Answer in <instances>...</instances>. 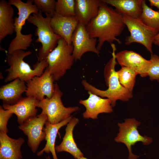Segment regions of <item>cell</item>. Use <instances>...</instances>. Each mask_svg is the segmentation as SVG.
Segmentation results:
<instances>
[{"label": "cell", "mask_w": 159, "mask_h": 159, "mask_svg": "<svg viewBox=\"0 0 159 159\" xmlns=\"http://www.w3.org/2000/svg\"><path fill=\"white\" fill-rule=\"evenodd\" d=\"M125 26L122 14L102 0L97 15L85 28L90 37L98 38L97 48L100 51L105 42L111 44L116 41L121 44L117 37L121 34Z\"/></svg>", "instance_id": "obj_1"}, {"label": "cell", "mask_w": 159, "mask_h": 159, "mask_svg": "<svg viewBox=\"0 0 159 159\" xmlns=\"http://www.w3.org/2000/svg\"><path fill=\"white\" fill-rule=\"evenodd\" d=\"M112 52V57L105 66L104 75L108 89L103 90L98 89L90 84L85 80L82 81V84L87 91L95 94L102 98L106 97L111 102L112 106L115 107L118 100L127 101L131 98L133 95L128 90L120 84L117 73L115 66L117 64L115 52L116 48L113 43L110 44Z\"/></svg>", "instance_id": "obj_2"}, {"label": "cell", "mask_w": 159, "mask_h": 159, "mask_svg": "<svg viewBox=\"0 0 159 159\" xmlns=\"http://www.w3.org/2000/svg\"><path fill=\"white\" fill-rule=\"evenodd\" d=\"M32 54L30 51L22 50L15 51L7 54V62L9 67L6 69L7 75L4 79L6 83L19 78L27 82L35 76H40L48 66L46 59L38 61L34 65L33 69L24 60V58Z\"/></svg>", "instance_id": "obj_3"}, {"label": "cell", "mask_w": 159, "mask_h": 159, "mask_svg": "<svg viewBox=\"0 0 159 159\" xmlns=\"http://www.w3.org/2000/svg\"><path fill=\"white\" fill-rule=\"evenodd\" d=\"M8 2L10 4L16 7L18 15L14 18L16 36L10 43L8 48L7 53L10 54L17 50H26L30 46L33 41L32 35L31 33L23 34L22 29L30 16L38 12L39 10L32 0H28L26 2L21 0H9Z\"/></svg>", "instance_id": "obj_4"}, {"label": "cell", "mask_w": 159, "mask_h": 159, "mask_svg": "<svg viewBox=\"0 0 159 159\" xmlns=\"http://www.w3.org/2000/svg\"><path fill=\"white\" fill-rule=\"evenodd\" d=\"M44 17L42 12L31 15L27 19L28 22L37 27L36 35L38 38L35 42L40 43L42 46L38 53V61L46 59L48 54L56 47L57 42L61 38L53 31L50 25L51 17L48 14Z\"/></svg>", "instance_id": "obj_5"}, {"label": "cell", "mask_w": 159, "mask_h": 159, "mask_svg": "<svg viewBox=\"0 0 159 159\" xmlns=\"http://www.w3.org/2000/svg\"><path fill=\"white\" fill-rule=\"evenodd\" d=\"M73 47L69 45L63 39L58 40L57 46L47 55L46 60L48 64L46 68L58 81L70 69L75 61L73 55Z\"/></svg>", "instance_id": "obj_6"}, {"label": "cell", "mask_w": 159, "mask_h": 159, "mask_svg": "<svg viewBox=\"0 0 159 159\" xmlns=\"http://www.w3.org/2000/svg\"><path fill=\"white\" fill-rule=\"evenodd\" d=\"M54 91L51 98H44L39 101L37 107L42 110L41 112L46 114L47 121L51 124L60 123L71 116V114L78 111V106L66 107L62 102L63 93L58 84L55 83Z\"/></svg>", "instance_id": "obj_7"}, {"label": "cell", "mask_w": 159, "mask_h": 159, "mask_svg": "<svg viewBox=\"0 0 159 159\" xmlns=\"http://www.w3.org/2000/svg\"><path fill=\"white\" fill-rule=\"evenodd\" d=\"M123 21L130 33L125 39V44L129 45L138 43L145 47L153 54L152 44L159 31L146 25L140 19L134 18L122 14Z\"/></svg>", "instance_id": "obj_8"}, {"label": "cell", "mask_w": 159, "mask_h": 159, "mask_svg": "<svg viewBox=\"0 0 159 159\" xmlns=\"http://www.w3.org/2000/svg\"><path fill=\"white\" fill-rule=\"evenodd\" d=\"M140 122L134 118L126 119L125 122L118 123L119 132L115 139V142L124 143L129 151L128 159H136L139 156L133 154L131 146L138 142H142L145 145L150 144L153 141L152 138L146 136H143L137 130Z\"/></svg>", "instance_id": "obj_9"}, {"label": "cell", "mask_w": 159, "mask_h": 159, "mask_svg": "<svg viewBox=\"0 0 159 159\" xmlns=\"http://www.w3.org/2000/svg\"><path fill=\"white\" fill-rule=\"evenodd\" d=\"M47 115L42 112L30 118L20 125L18 127L27 136V144L33 153H35L41 143L45 139V124Z\"/></svg>", "instance_id": "obj_10"}, {"label": "cell", "mask_w": 159, "mask_h": 159, "mask_svg": "<svg viewBox=\"0 0 159 159\" xmlns=\"http://www.w3.org/2000/svg\"><path fill=\"white\" fill-rule=\"evenodd\" d=\"M55 81L53 76L46 68L41 76L34 77L26 82V95L39 101L45 98V96L50 98L54 92Z\"/></svg>", "instance_id": "obj_11"}, {"label": "cell", "mask_w": 159, "mask_h": 159, "mask_svg": "<svg viewBox=\"0 0 159 159\" xmlns=\"http://www.w3.org/2000/svg\"><path fill=\"white\" fill-rule=\"evenodd\" d=\"M73 47V55L75 61L80 60L83 55L88 52H92L99 56L100 52L97 48V38L90 37L85 26L79 24L72 38Z\"/></svg>", "instance_id": "obj_12"}, {"label": "cell", "mask_w": 159, "mask_h": 159, "mask_svg": "<svg viewBox=\"0 0 159 159\" xmlns=\"http://www.w3.org/2000/svg\"><path fill=\"white\" fill-rule=\"evenodd\" d=\"M115 56L121 67L130 68L142 77L148 76L151 64L150 60L146 59L135 52L126 50L115 54Z\"/></svg>", "instance_id": "obj_13"}, {"label": "cell", "mask_w": 159, "mask_h": 159, "mask_svg": "<svg viewBox=\"0 0 159 159\" xmlns=\"http://www.w3.org/2000/svg\"><path fill=\"white\" fill-rule=\"evenodd\" d=\"M89 97L87 99L80 100L79 103L85 108L82 115L85 119H96L100 113H110L113 112L110 100L103 98L88 91Z\"/></svg>", "instance_id": "obj_14"}, {"label": "cell", "mask_w": 159, "mask_h": 159, "mask_svg": "<svg viewBox=\"0 0 159 159\" xmlns=\"http://www.w3.org/2000/svg\"><path fill=\"white\" fill-rule=\"evenodd\" d=\"M39 101L31 97H22L16 103L9 105L3 103L2 107L16 115L17 121L21 125L29 118L37 115V108Z\"/></svg>", "instance_id": "obj_15"}, {"label": "cell", "mask_w": 159, "mask_h": 159, "mask_svg": "<svg viewBox=\"0 0 159 159\" xmlns=\"http://www.w3.org/2000/svg\"><path fill=\"white\" fill-rule=\"evenodd\" d=\"M79 24L75 16H64L56 13L50 20L51 26L54 32L69 45L72 44V37Z\"/></svg>", "instance_id": "obj_16"}, {"label": "cell", "mask_w": 159, "mask_h": 159, "mask_svg": "<svg viewBox=\"0 0 159 159\" xmlns=\"http://www.w3.org/2000/svg\"><path fill=\"white\" fill-rule=\"evenodd\" d=\"M24 142L22 138H12L0 132V159H21V149Z\"/></svg>", "instance_id": "obj_17"}, {"label": "cell", "mask_w": 159, "mask_h": 159, "mask_svg": "<svg viewBox=\"0 0 159 159\" xmlns=\"http://www.w3.org/2000/svg\"><path fill=\"white\" fill-rule=\"evenodd\" d=\"M101 0H75V16L85 26L98 14Z\"/></svg>", "instance_id": "obj_18"}, {"label": "cell", "mask_w": 159, "mask_h": 159, "mask_svg": "<svg viewBox=\"0 0 159 159\" xmlns=\"http://www.w3.org/2000/svg\"><path fill=\"white\" fill-rule=\"evenodd\" d=\"M79 121L78 118L72 117L67 124L65 134L62 142L55 147L57 153L66 152L71 154L76 159L84 157L83 154L77 147L73 137L74 129Z\"/></svg>", "instance_id": "obj_19"}, {"label": "cell", "mask_w": 159, "mask_h": 159, "mask_svg": "<svg viewBox=\"0 0 159 159\" xmlns=\"http://www.w3.org/2000/svg\"><path fill=\"white\" fill-rule=\"evenodd\" d=\"M25 82L17 78L1 86L0 88V99L3 103L13 105L22 97L27 87Z\"/></svg>", "instance_id": "obj_20"}, {"label": "cell", "mask_w": 159, "mask_h": 159, "mask_svg": "<svg viewBox=\"0 0 159 159\" xmlns=\"http://www.w3.org/2000/svg\"><path fill=\"white\" fill-rule=\"evenodd\" d=\"M14 10L5 0H0V42L7 35L15 32Z\"/></svg>", "instance_id": "obj_21"}, {"label": "cell", "mask_w": 159, "mask_h": 159, "mask_svg": "<svg viewBox=\"0 0 159 159\" xmlns=\"http://www.w3.org/2000/svg\"><path fill=\"white\" fill-rule=\"evenodd\" d=\"M72 117V116H71L67 119L57 124H51L47 121L45 124L44 128L46 134L45 140L46 143L44 147L37 153V154L38 156L42 155L44 153H51L53 159H58L55 149V143L57 135L59 129L67 125Z\"/></svg>", "instance_id": "obj_22"}, {"label": "cell", "mask_w": 159, "mask_h": 159, "mask_svg": "<svg viewBox=\"0 0 159 159\" xmlns=\"http://www.w3.org/2000/svg\"><path fill=\"white\" fill-rule=\"evenodd\" d=\"M114 6L121 14L135 19H140L142 11L143 0H103Z\"/></svg>", "instance_id": "obj_23"}, {"label": "cell", "mask_w": 159, "mask_h": 159, "mask_svg": "<svg viewBox=\"0 0 159 159\" xmlns=\"http://www.w3.org/2000/svg\"><path fill=\"white\" fill-rule=\"evenodd\" d=\"M140 19L146 25L159 31V11L152 9L147 5L144 0Z\"/></svg>", "instance_id": "obj_24"}, {"label": "cell", "mask_w": 159, "mask_h": 159, "mask_svg": "<svg viewBox=\"0 0 159 159\" xmlns=\"http://www.w3.org/2000/svg\"><path fill=\"white\" fill-rule=\"evenodd\" d=\"M117 73L121 85L132 93L138 74L132 69L126 67H121Z\"/></svg>", "instance_id": "obj_25"}, {"label": "cell", "mask_w": 159, "mask_h": 159, "mask_svg": "<svg viewBox=\"0 0 159 159\" xmlns=\"http://www.w3.org/2000/svg\"><path fill=\"white\" fill-rule=\"evenodd\" d=\"M75 0H57L55 4V12L64 16H75Z\"/></svg>", "instance_id": "obj_26"}, {"label": "cell", "mask_w": 159, "mask_h": 159, "mask_svg": "<svg viewBox=\"0 0 159 159\" xmlns=\"http://www.w3.org/2000/svg\"><path fill=\"white\" fill-rule=\"evenodd\" d=\"M32 1L39 10L48 14L51 17L55 13V0H32Z\"/></svg>", "instance_id": "obj_27"}, {"label": "cell", "mask_w": 159, "mask_h": 159, "mask_svg": "<svg viewBox=\"0 0 159 159\" xmlns=\"http://www.w3.org/2000/svg\"><path fill=\"white\" fill-rule=\"evenodd\" d=\"M150 60L151 64L148 76L151 80H156L159 82V56L151 54Z\"/></svg>", "instance_id": "obj_28"}, {"label": "cell", "mask_w": 159, "mask_h": 159, "mask_svg": "<svg viewBox=\"0 0 159 159\" xmlns=\"http://www.w3.org/2000/svg\"><path fill=\"white\" fill-rule=\"evenodd\" d=\"M13 114L10 111L4 109L0 106V132L7 133L8 132L7 125L9 119Z\"/></svg>", "instance_id": "obj_29"}, {"label": "cell", "mask_w": 159, "mask_h": 159, "mask_svg": "<svg viewBox=\"0 0 159 159\" xmlns=\"http://www.w3.org/2000/svg\"><path fill=\"white\" fill-rule=\"evenodd\" d=\"M148 1L150 6L156 7L159 11V0H149Z\"/></svg>", "instance_id": "obj_30"}, {"label": "cell", "mask_w": 159, "mask_h": 159, "mask_svg": "<svg viewBox=\"0 0 159 159\" xmlns=\"http://www.w3.org/2000/svg\"><path fill=\"white\" fill-rule=\"evenodd\" d=\"M153 44L159 47V32L155 36Z\"/></svg>", "instance_id": "obj_31"}, {"label": "cell", "mask_w": 159, "mask_h": 159, "mask_svg": "<svg viewBox=\"0 0 159 159\" xmlns=\"http://www.w3.org/2000/svg\"><path fill=\"white\" fill-rule=\"evenodd\" d=\"M77 159H88L87 158L84 157H82L80 158Z\"/></svg>", "instance_id": "obj_32"}, {"label": "cell", "mask_w": 159, "mask_h": 159, "mask_svg": "<svg viewBox=\"0 0 159 159\" xmlns=\"http://www.w3.org/2000/svg\"><path fill=\"white\" fill-rule=\"evenodd\" d=\"M48 159H52L50 158L49 156H48Z\"/></svg>", "instance_id": "obj_33"}, {"label": "cell", "mask_w": 159, "mask_h": 159, "mask_svg": "<svg viewBox=\"0 0 159 159\" xmlns=\"http://www.w3.org/2000/svg\"><path fill=\"white\" fill-rule=\"evenodd\" d=\"M45 159H48V157H46Z\"/></svg>", "instance_id": "obj_34"}]
</instances>
